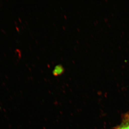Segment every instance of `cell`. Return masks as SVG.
I'll return each mask as SVG.
<instances>
[{
	"instance_id": "7a4b0ae2",
	"label": "cell",
	"mask_w": 129,
	"mask_h": 129,
	"mask_svg": "<svg viewBox=\"0 0 129 129\" xmlns=\"http://www.w3.org/2000/svg\"><path fill=\"white\" fill-rule=\"evenodd\" d=\"M64 71L63 67L61 65H58L55 67L53 70V74L54 75L58 76L61 75Z\"/></svg>"
},
{
	"instance_id": "3957f363",
	"label": "cell",
	"mask_w": 129,
	"mask_h": 129,
	"mask_svg": "<svg viewBox=\"0 0 129 129\" xmlns=\"http://www.w3.org/2000/svg\"><path fill=\"white\" fill-rule=\"evenodd\" d=\"M115 129H120V128H119V127H117V128H115Z\"/></svg>"
},
{
	"instance_id": "6da1fadb",
	"label": "cell",
	"mask_w": 129,
	"mask_h": 129,
	"mask_svg": "<svg viewBox=\"0 0 129 129\" xmlns=\"http://www.w3.org/2000/svg\"><path fill=\"white\" fill-rule=\"evenodd\" d=\"M119 127L120 129H129V114H126L124 115L122 122Z\"/></svg>"
}]
</instances>
